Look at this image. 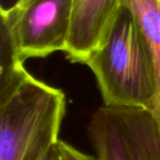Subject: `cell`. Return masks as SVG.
<instances>
[{"instance_id":"cell-1","label":"cell","mask_w":160,"mask_h":160,"mask_svg":"<svg viewBox=\"0 0 160 160\" xmlns=\"http://www.w3.org/2000/svg\"><path fill=\"white\" fill-rule=\"evenodd\" d=\"M66 112L64 92L25 68L0 83V160H43L60 142Z\"/></svg>"},{"instance_id":"cell-7","label":"cell","mask_w":160,"mask_h":160,"mask_svg":"<svg viewBox=\"0 0 160 160\" xmlns=\"http://www.w3.org/2000/svg\"><path fill=\"white\" fill-rule=\"evenodd\" d=\"M0 83L18 75L25 68L21 60L8 22L0 16Z\"/></svg>"},{"instance_id":"cell-5","label":"cell","mask_w":160,"mask_h":160,"mask_svg":"<svg viewBox=\"0 0 160 160\" xmlns=\"http://www.w3.org/2000/svg\"><path fill=\"white\" fill-rule=\"evenodd\" d=\"M123 0H73L71 28L65 54L71 63L86 64L105 40Z\"/></svg>"},{"instance_id":"cell-9","label":"cell","mask_w":160,"mask_h":160,"mask_svg":"<svg viewBox=\"0 0 160 160\" xmlns=\"http://www.w3.org/2000/svg\"><path fill=\"white\" fill-rule=\"evenodd\" d=\"M43 160H61V155L58 149V144L52 147L48 152V154L46 155V157L43 158Z\"/></svg>"},{"instance_id":"cell-3","label":"cell","mask_w":160,"mask_h":160,"mask_svg":"<svg viewBox=\"0 0 160 160\" xmlns=\"http://www.w3.org/2000/svg\"><path fill=\"white\" fill-rule=\"evenodd\" d=\"M98 160H160V126L144 107H99L87 126Z\"/></svg>"},{"instance_id":"cell-2","label":"cell","mask_w":160,"mask_h":160,"mask_svg":"<svg viewBox=\"0 0 160 160\" xmlns=\"http://www.w3.org/2000/svg\"><path fill=\"white\" fill-rule=\"evenodd\" d=\"M85 65L95 74L104 105L151 107L157 92L152 57L140 25L125 5Z\"/></svg>"},{"instance_id":"cell-4","label":"cell","mask_w":160,"mask_h":160,"mask_svg":"<svg viewBox=\"0 0 160 160\" xmlns=\"http://www.w3.org/2000/svg\"><path fill=\"white\" fill-rule=\"evenodd\" d=\"M73 0H18L9 8H0L8 22L18 54L28 58L46 57L65 52L72 17Z\"/></svg>"},{"instance_id":"cell-8","label":"cell","mask_w":160,"mask_h":160,"mask_svg":"<svg viewBox=\"0 0 160 160\" xmlns=\"http://www.w3.org/2000/svg\"><path fill=\"white\" fill-rule=\"evenodd\" d=\"M58 149L61 155V160H98L96 156L82 152L68 142L61 140L58 142Z\"/></svg>"},{"instance_id":"cell-6","label":"cell","mask_w":160,"mask_h":160,"mask_svg":"<svg viewBox=\"0 0 160 160\" xmlns=\"http://www.w3.org/2000/svg\"><path fill=\"white\" fill-rule=\"evenodd\" d=\"M123 5L133 13L152 57L157 92L148 110L160 126V0H123Z\"/></svg>"}]
</instances>
